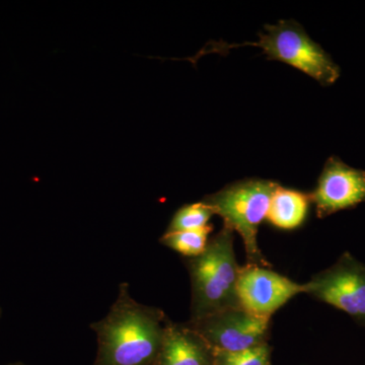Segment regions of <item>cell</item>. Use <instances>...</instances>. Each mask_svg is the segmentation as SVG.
<instances>
[{
	"mask_svg": "<svg viewBox=\"0 0 365 365\" xmlns=\"http://www.w3.org/2000/svg\"><path fill=\"white\" fill-rule=\"evenodd\" d=\"M307 283L299 284L269 268L247 264L240 269V306L256 316L271 318L290 299L299 294H307Z\"/></svg>",
	"mask_w": 365,
	"mask_h": 365,
	"instance_id": "cell-7",
	"label": "cell"
},
{
	"mask_svg": "<svg viewBox=\"0 0 365 365\" xmlns=\"http://www.w3.org/2000/svg\"><path fill=\"white\" fill-rule=\"evenodd\" d=\"M270 319L234 307L187 323L213 350L237 352L268 343Z\"/></svg>",
	"mask_w": 365,
	"mask_h": 365,
	"instance_id": "cell-6",
	"label": "cell"
},
{
	"mask_svg": "<svg viewBox=\"0 0 365 365\" xmlns=\"http://www.w3.org/2000/svg\"><path fill=\"white\" fill-rule=\"evenodd\" d=\"M215 350L189 326L167 319L155 365H213Z\"/></svg>",
	"mask_w": 365,
	"mask_h": 365,
	"instance_id": "cell-9",
	"label": "cell"
},
{
	"mask_svg": "<svg viewBox=\"0 0 365 365\" xmlns=\"http://www.w3.org/2000/svg\"><path fill=\"white\" fill-rule=\"evenodd\" d=\"M213 365H270L268 343L237 352L215 350Z\"/></svg>",
	"mask_w": 365,
	"mask_h": 365,
	"instance_id": "cell-13",
	"label": "cell"
},
{
	"mask_svg": "<svg viewBox=\"0 0 365 365\" xmlns=\"http://www.w3.org/2000/svg\"><path fill=\"white\" fill-rule=\"evenodd\" d=\"M234 230H222L209 240L202 254L186 261L191 278V319L241 307L237 297L240 269L234 250Z\"/></svg>",
	"mask_w": 365,
	"mask_h": 365,
	"instance_id": "cell-2",
	"label": "cell"
},
{
	"mask_svg": "<svg viewBox=\"0 0 365 365\" xmlns=\"http://www.w3.org/2000/svg\"><path fill=\"white\" fill-rule=\"evenodd\" d=\"M309 203V194L279 185L271 198L266 220L280 230H294L306 220Z\"/></svg>",
	"mask_w": 365,
	"mask_h": 365,
	"instance_id": "cell-10",
	"label": "cell"
},
{
	"mask_svg": "<svg viewBox=\"0 0 365 365\" xmlns=\"http://www.w3.org/2000/svg\"><path fill=\"white\" fill-rule=\"evenodd\" d=\"M278 186V182L270 180H242L202 200L222 218L225 225L242 237L249 265L270 267L259 248L258 230L267 217L271 198Z\"/></svg>",
	"mask_w": 365,
	"mask_h": 365,
	"instance_id": "cell-3",
	"label": "cell"
},
{
	"mask_svg": "<svg viewBox=\"0 0 365 365\" xmlns=\"http://www.w3.org/2000/svg\"><path fill=\"white\" fill-rule=\"evenodd\" d=\"M213 230L212 225L195 230L168 232L160 237V244L176 251L187 258H194L202 254L207 247L209 235Z\"/></svg>",
	"mask_w": 365,
	"mask_h": 365,
	"instance_id": "cell-11",
	"label": "cell"
},
{
	"mask_svg": "<svg viewBox=\"0 0 365 365\" xmlns=\"http://www.w3.org/2000/svg\"><path fill=\"white\" fill-rule=\"evenodd\" d=\"M1 316H2V311H1V307H0V318H1Z\"/></svg>",
	"mask_w": 365,
	"mask_h": 365,
	"instance_id": "cell-14",
	"label": "cell"
},
{
	"mask_svg": "<svg viewBox=\"0 0 365 365\" xmlns=\"http://www.w3.org/2000/svg\"><path fill=\"white\" fill-rule=\"evenodd\" d=\"M309 197L319 218L355 207L365 202V170L354 169L338 158H330Z\"/></svg>",
	"mask_w": 365,
	"mask_h": 365,
	"instance_id": "cell-8",
	"label": "cell"
},
{
	"mask_svg": "<svg viewBox=\"0 0 365 365\" xmlns=\"http://www.w3.org/2000/svg\"><path fill=\"white\" fill-rule=\"evenodd\" d=\"M269 60H277L304 72L322 86H332L340 78V67L295 21L266 25L258 42Z\"/></svg>",
	"mask_w": 365,
	"mask_h": 365,
	"instance_id": "cell-4",
	"label": "cell"
},
{
	"mask_svg": "<svg viewBox=\"0 0 365 365\" xmlns=\"http://www.w3.org/2000/svg\"><path fill=\"white\" fill-rule=\"evenodd\" d=\"M213 215H215V211L203 201L184 205L173 216L167 232L200 230L209 225V220Z\"/></svg>",
	"mask_w": 365,
	"mask_h": 365,
	"instance_id": "cell-12",
	"label": "cell"
},
{
	"mask_svg": "<svg viewBox=\"0 0 365 365\" xmlns=\"http://www.w3.org/2000/svg\"><path fill=\"white\" fill-rule=\"evenodd\" d=\"M167 319L158 307L136 302L128 283H121L109 313L91 325L98 337V365L155 364Z\"/></svg>",
	"mask_w": 365,
	"mask_h": 365,
	"instance_id": "cell-1",
	"label": "cell"
},
{
	"mask_svg": "<svg viewBox=\"0 0 365 365\" xmlns=\"http://www.w3.org/2000/svg\"><path fill=\"white\" fill-rule=\"evenodd\" d=\"M307 284V294L344 312L365 327V265L351 254H343Z\"/></svg>",
	"mask_w": 365,
	"mask_h": 365,
	"instance_id": "cell-5",
	"label": "cell"
}]
</instances>
